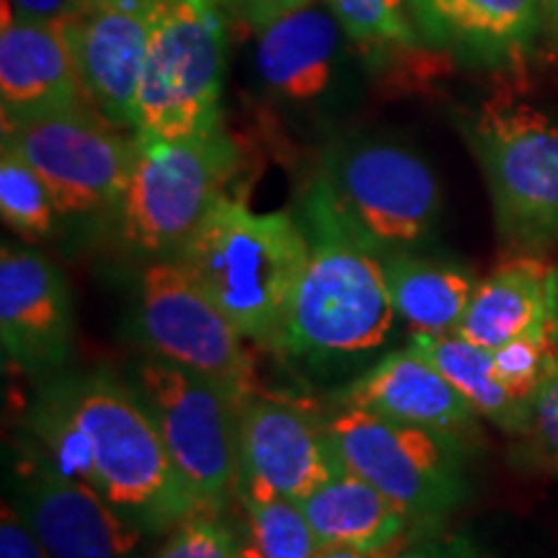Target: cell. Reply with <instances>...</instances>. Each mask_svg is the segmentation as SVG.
<instances>
[{
	"instance_id": "7402d4cb",
	"label": "cell",
	"mask_w": 558,
	"mask_h": 558,
	"mask_svg": "<svg viewBox=\"0 0 558 558\" xmlns=\"http://www.w3.org/2000/svg\"><path fill=\"white\" fill-rule=\"evenodd\" d=\"M386 279L396 316L411 333L429 337L456 333L476 290L469 269L416 251L386 254Z\"/></svg>"
},
{
	"instance_id": "277c9868",
	"label": "cell",
	"mask_w": 558,
	"mask_h": 558,
	"mask_svg": "<svg viewBox=\"0 0 558 558\" xmlns=\"http://www.w3.org/2000/svg\"><path fill=\"white\" fill-rule=\"evenodd\" d=\"M241 153L228 130L190 137L135 132V158L122 199V233L132 248L177 259L239 173Z\"/></svg>"
},
{
	"instance_id": "5b68a950",
	"label": "cell",
	"mask_w": 558,
	"mask_h": 558,
	"mask_svg": "<svg viewBox=\"0 0 558 558\" xmlns=\"http://www.w3.org/2000/svg\"><path fill=\"white\" fill-rule=\"evenodd\" d=\"M509 246L543 248L558 239V124L533 104L497 94L460 120Z\"/></svg>"
},
{
	"instance_id": "d6a6232c",
	"label": "cell",
	"mask_w": 558,
	"mask_h": 558,
	"mask_svg": "<svg viewBox=\"0 0 558 558\" xmlns=\"http://www.w3.org/2000/svg\"><path fill=\"white\" fill-rule=\"evenodd\" d=\"M78 0H3V19H32V21H52L65 19Z\"/></svg>"
},
{
	"instance_id": "5bb4252c",
	"label": "cell",
	"mask_w": 558,
	"mask_h": 558,
	"mask_svg": "<svg viewBox=\"0 0 558 558\" xmlns=\"http://www.w3.org/2000/svg\"><path fill=\"white\" fill-rule=\"evenodd\" d=\"M241 486H259L300 501L344 469L329 424L279 396L251 393L241 403ZM239 486V488H241Z\"/></svg>"
},
{
	"instance_id": "836d02e7",
	"label": "cell",
	"mask_w": 558,
	"mask_h": 558,
	"mask_svg": "<svg viewBox=\"0 0 558 558\" xmlns=\"http://www.w3.org/2000/svg\"><path fill=\"white\" fill-rule=\"evenodd\" d=\"M399 546H401V543H399ZM399 546H388V548H378V550L333 546V548H320L316 558H396V556H399V550H401Z\"/></svg>"
},
{
	"instance_id": "9a60e30c",
	"label": "cell",
	"mask_w": 558,
	"mask_h": 558,
	"mask_svg": "<svg viewBox=\"0 0 558 558\" xmlns=\"http://www.w3.org/2000/svg\"><path fill=\"white\" fill-rule=\"evenodd\" d=\"M0 341L13 365L50 375L65 365L75 341L73 298L62 271L32 246L0 251Z\"/></svg>"
},
{
	"instance_id": "8992f818",
	"label": "cell",
	"mask_w": 558,
	"mask_h": 558,
	"mask_svg": "<svg viewBox=\"0 0 558 558\" xmlns=\"http://www.w3.org/2000/svg\"><path fill=\"white\" fill-rule=\"evenodd\" d=\"M226 65L228 26L218 0H158L135 132L177 140L218 128Z\"/></svg>"
},
{
	"instance_id": "9c48e42d",
	"label": "cell",
	"mask_w": 558,
	"mask_h": 558,
	"mask_svg": "<svg viewBox=\"0 0 558 558\" xmlns=\"http://www.w3.org/2000/svg\"><path fill=\"white\" fill-rule=\"evenodd\" d=\"M135 388L199 507L222 512L239 499L241 403L199 375L156 357L135 367Z\"/></svg>"
},
{
	"instance_id": "d590c367",
	"label": "cell",
	"mask_w": 558,
	"mask_h": 558,
	"mask_svg": "<svg viewBox=\"0 0 558 558\" xmlns=\"http://www.w3.org/2000/svg\"><path fill=\"white\" fill-rule=\"evenodd\" d=\"M554 337L558 339V267L554 269Z\"/></svg>"
},
{
	"instance_id": "ffe728a7",
	"label": "cell",
	"mask_w": 558,
	"mask_h": 558,
	"mask_svg": "<svg viewBox=\"0 0 558 558\" xmlns=\"http://www.w3.org/2000/svg\"><path fill=\"white\" fill-rule=\"evenodd\" d=\"M554 269L538 256L499 264L473 290L458 337L494 352L514 339L554 331Z\"/></svg>"
},
{
	"instance_id": "2e32d148",
	"label": "cell",
	"mask_w": 558,
	"mask_h": 558,
	"mask_svg": "<svg viewBox=\"0 0 558 558\" xmlns=\"http://www.w3.org/2000/svg\"><path fill=\"white\" fill-rule=\"evenodd\" d=\"M337 401L339 407L362 409L432 432L460 452L481 445L478 411L411 344L375 362L357 380L341 388Z\"/></svg>"
},
{
	"instance_id": "f546056e",
	"label": "cell",
	"mask_w": 558,
	"mask_h": 558,
	"mask_svg": "<svg viewBox=\"0 0 558 558\" xmlns=\"http://www.w3.org/2000/svg\"><path fill=\"white\" fill-rule=\"evenodd\" d=\"M0 558H52L11 499L0 509Z\"/></svg>"
},
{
	"instance_id": "52a82bcc",
	"label": "cell",
	"mask_w": 558,
	"mask_h": 558,
	"mask_svg": "<svg viewBox=\"0 0 558 558\" xmlns=\"http://www.w3.org/2000/svg\"><path fill=\"white\" fill-rule=\"evenodd\" d=\"M318 181L362 239L383 254L414 251L442 213V186L429 160L388 137L333 140L320 156Z\"/></svg>"
},
{
	"instance_id": "484cf974",
	"label": "cell",
	"mask_w": 558,
	"mask_h": 558,
	"mask_svg": "<svg viewBox=\"0 0 558 558\" xmlns=\"http://www.w3.org/2000/svg\"><path fill=\"white\" fill-rule=\"evenodd\" d=\"M347 37L369 50H416L422 47L409 0H326Z\"/></svg>"
},
{
	"instance_id": "f1b7e54d",
	"label": "cell",
	"mask_w": 558,
	"mask_h": 558,
	"mask_svg": "<svg viewBox=\"0 0 558 558\" xmlns=\"http://www.w3.org/2000/svg\"><path fill=\"white\" fill-rule=\"evenodd\" d=\"M525 437L533 439L541 458L546 460L550 469L558 471V365L548 375V380L543 383L538 396H535Z\"/></svg>"
},
{
	"instance_id": "3957f363",
	"label": "cell",
	"mask_w": 558,
	"mask_h": 558,
	"mask_svg": "<svg viewBox=\"0 0 558 558\" xmlns=\"http://www.w3.org/2000/svg\"><path fill=\"white\" fill-rule=\"evenodd\" d=\"M308 256L303 222L288 213H254L243 199L226 194L177 262L243 339L277 347Z\"/></svg>"
},
{
	"instance_id": "7c38bea8",
	"label": "cell",
	"mask_w": 558,
	"mask_h": 558,
	"mask_svg": "<svg viewBox=\"0 0 558 558\" xmlns=\"http://www.w3.org/2000/svg\"><path fill=\"white\" fill-rule=\"evenodd\" d=\"M11 505L52 558H132L140 530L29 435L11 442Z\"/></svg>"
},
{
	"instance_id": "e0dca14e",
	"label": "cell",
	"mask_w": 558,
	"mask_h": 558,
	"mask_svg": "<svg viewBox=\"0 0 558 558\" xmlns=\"http://www.w3.org/2000/svg\"><path fill=\"white\" fill-rule=\"evenodd\" d=\"M78 104L88 101L83 96L65 21L3 19L0 29L3 120H26Z\"/></svg>"
},
{
	"instance_id": "4fadbf2b",
	"label": "cell",
	"mask_w": 558,
	"mask_h": 558,
	"mask_svg": "<svg viewBox=\"0 0 558 558\" xmlns=\"http://www.w3.org/2000/svg\"><path fill=\"white\" fill-rule=\"evenodd\" d=\"M158 0H78L65 29L86 101L111 124L137 128V88Z\"/></svg>"
},
{
	"instance_id": "30bf717a",
	"label": "cell",
	"mask_w": 558,
	"mask_h": 558,
	"mask_svg": "<svg viewBox=\"0 0 558 558\" xmlns=\"http://www.w3.org/2000/svg\"><path fill=\"white\" fill-rule=\"evenodd\" d=\"M135 333L150 357L199 375L235 403L256 390L246 339L177 259L150 262L140 275Z\"/></svg>"
},
{
	"instance_id": "4dcf8cb0",
	"label": "cell",
	"mask_w": 558,
	"mask_h": 558,
	"mask_svg": "<svg viewBox=\"0 0 558 558\" xmlns=\"http://www.w3.org/2000/svg\"><path fill=\"white\" fill-rule=\"evenodd\" d=\"M396 558H497L465 535H427L403 546Z\"/></svg>"
},
{
	"instance_id": "603a6c76",
	"label": "cell",
	"mask_w": 558,
	"mask_h": 558,
	"mask_svg": "<svg viewBox=\"0 0 558 558\" xmlns=\"http://www.w3.org/2000/svg\"><path fill=\"white\" fill-rule=\"evenodd\" d=\"M411 347L424 354L456 386L458 393L478 411L481 418H488L494 427L509 432V435H527L530 407L509 393L488 349L473 344L458 333H445V337L411 333Z\"/></svg>"
},
{
	"instance_id": "1f68e13d",
	"label": "cell",
	"mask_w": 558,
	"mask_h": 558,
	"mask_svg": "<svg viewBox=\"0 0 558 558\" xmlns=\"http://www.w3.org/2000/svg\"><path fill=\"white\" fill-rule=\"evenodd\" d=\"M308 3L311 0H218L222 11L248 24L254 32L264 29L271 21L288 16V13L303 9Z\"/></svg>"
},
{
	"instance_id": "d4e9b609",
	"label": "cell",
	"mask_w": 558,
	"mask_h": 558,
	"mask_svg": "<svg viewBox=\"0 0 558 558\" xmlns=\"http://www.w3.org/2000/svg\"><path fill=\"white\" fill-rule=\"evenodd\" d=\"M0 215L26 241L50 239L62 218L37 171L9 145L0 143Z\"/></svg>"
},
{
	"instance_id": "83f0119b",
	"label": "cell",
	"mask_w": 558,
	"mask_h": 558,
	"mask_svg": "<svg viewBox=\"0 0 558 558\" xmlns=\"http://www.w3.org/2000/svg\"><path fill=\"white\" fill-rule=\"evenodd\" d=\"M153 558H241V543L220 512H197L169 530Z\"/></svg>"
},
{
	"instance_id": "cb8c5ba5",
	"label": "cell",
	"mask_w": 558,
	"mask_h": 558,
	"mask_svg": "<svg viewBox=\"0 0 558 558\" xmlns=\"http://www.w3.org/2000/svg\"><path fill=\"white\" fill-rule=\"evenodd\" d=\"M239 501L254 558H316L324 548L300 501L259 486H241Z\"/></svg>"
},
{
	"instance_id": "ac0fdd59",
	"label": "cell",
	"mask_w": 558,
	"mask_h": 558,
	"mask_svg": "<svg viewBox=\"0 0 558 558\" xmlns=\"http://www.w3.org/2000/svg\"><path fill=\"white\" fill-rule=\"evenodd\" d=\"M424 47L481 65H507L533 45L546 0H409Z\"/></svg>"
},
{
	"instance_id": "ba28073f",
	"label": "cell",
	"mask_w": 558,
	"mask_h": 558,
	"mask_svg": "<svg viewBox=\"0 0 558 558\" xmlns=\"http://www.w3.org/2000/svg\"><path fill=\"white\" fill-rule=\"evenodd\" d=\"M326 424L341 465L378 488L414 525L435 527L469 499L465 452L432 432L352 407H339Z\"/></svg>"
},
{
	"instance_id": "4316f807",
	"label": "cell",
	"mask_w": 558,
	"mask_h": 558,
	"mask_svg": "<svg viewBox=\"0 0 558 558\" xmlns=\"http://www.w3.org/2000/svg\"><path fill=\"white\" fill-rule=\"evenodd\" d=\"M494 365L501 383L520 403L533 409L535 396L558 365V339L554 331L543 337H522L494 349Z\"/></svg>"
},
{
	"instance_id": "7a4b0ae2",
	"label": "cell",
	"mask_w": 558,
	"mask_h": 558,
	"mask_svg": "<svg viewBox=\"0 0 558 558\" xmlns=\"http://www.w3.org/2000/svg\"><path fill=\"white\" fill-rule=\"evenodd\" d=\"M303 228L311 256L275 349L303 357H354L386 344L399 318L386 254L362 239L318 179L305 194Z\"/></svg>"
},
{
	"instance_id": "d6986e66",
	"label": "cell",
	"mask_w": 558,
	"mask_h": 558,
	"mask_svg": "<svg viewBox=\"0 0 558 558\" xmlns=\"http://www.w3.org/2000/svg\"><path fill=\"white\" fill-rule=\"evenodd\" d=\"M344 34L326 0L271 21L256 32L254 68L262 86L290 104L320 101L337 81Z\"/></svg>"
},
{
	"instance_id": "44dd1931",
	"label": "cell",
	"mask_w": 558,
	"mask_h": 558,
	"mask_svg": "<svg viewBox=\"0 0 558 558\" xmlns=\"http://www.w3.org/2000/svg\"><path fill=\"white\" fill-rule=\"evenodd\" d=\"M300 507L324 548L399 546L414 525L378 488L347 469L313 488L308 497L300 499Z\"/></svg>"
},
{
	"instance_id": "8fae6325",
	"label": "cell",
	"mask_w": 558,
	"mask_h": 558,
	"mask_svg": "<svg viewBox=\"0 0 558 558\" xmlns=\"http://www.w3.org/2000/svg\"><path fill=\"white\" fill-rule=\"evenodd\" d=\"M3 145L39 173L62 218L122 207L135 158V135H122V128L90 104L26 120H3Z\"/></svg>"
},
{
	"instance_id": "6da1fadb",
	"label": "cell",
	"mask_w": 558,
	"mask_h": 558,
	"mask_svg": "<svg viewBox=\"0 0 558 558\" xmlns=\"http://www.w3.org/2000/svg\"><path fill=\"white\" fill-rule=\"evenodd\" d=\"M62 471L101 494L140 533H169L205 512L166 450L148 403L109 373L52 375L24 416Z\"/></svg>"
},
{
	"instance_id": "e575fe53",
	"label": "cell",
	"mask_w": 558,
	"mask_h": 558,
	"mask_svg": "<svg viewBox=\"0 0 558 558\" xmlns=\"http://www.w3.org/2000/svg\"><path fill=\"white\" fill-rule=\"evenodd\" d=\"M546 16H548L550 32H554V37L558 39V0H546Z\"/></svg>"
}]
</instances>
